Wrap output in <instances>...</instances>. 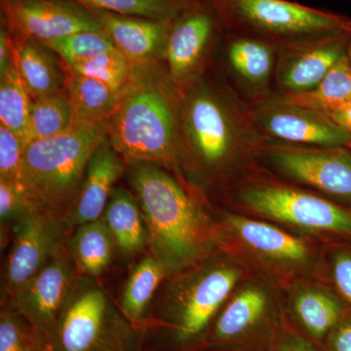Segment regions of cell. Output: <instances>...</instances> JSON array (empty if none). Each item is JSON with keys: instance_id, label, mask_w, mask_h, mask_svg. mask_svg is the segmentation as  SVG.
Masks as SVG:
<instances>
[{"instance_id": "obj_1", "label": "cell", "mask_w": 351, "mask_h": 351, "mask_svg": "<svg viewBox=\"0 0 351 351\" xmlns=\"http://www.w3.org/2000/svg\"><path fill=\"white\" fill-rule=\"evenodd\" d=\"M126 172L149 230V253L168 277L205 262L219 243V228L184 182L156 164H128Z\"/></svg>"}, {"instance_id": "obj_2", "label": "cell", "mask_w": 351, "mask_h": 351, "mask_svg": "<svg viewBox=\"0 0 351 351\" xmlns=\"http://www.w3.org/2000/svg\"><path fill=\"white\" fill-rule=\"evenodd\" d=\"M181 108L167 71L158 64L135 68L108 120V141L127 164H156L181 180Z\"/></svg>"}, {"instance_id": "obj_3", "label": "cell", "mask_w": 351, "mask_h": 351, "mask_svg": "<svg viewBox=\"0 0 351 351\" xmlns=\"http://www.w3.org/2000/svg\"><path fill=\"white\" fill-rule=\"evenodd\" d=\"M252 112L223 85L201 76L182 94V170L208 180L221 175L256 142Z\"/></svg>"}, {"instance_id": "obj_4", "label": "cell", "mask_w": 351, "mask_h": 351, "mask_svg": "<svg viewBox=\"0 0 351 351\" xmlns=\"http://www.w3.org/2000/svg\"><path fill=\"white\" fill-rule=\"evenodd\" d=\"M108 134V120L76 123L61 135L29 143L22 166V184L29 199L66 219L88 163Z\"/></svg>"}, {"instance_id": "obj_5", "label": "cell", "mask_w": 351, "mask_h": 351, "mask_svg": "<svg viewBox=\"0 0 351 351\" xmlns=\"http://www.w3.org/2000/svg\"><path fill=\"white\" fill-rule=\"evenodd\" d=\"M228 31L248 34L277 49L351 34V19L287 0H208Z\"/></svg>"}, {"instance_id": "obj_6", "label": "cell", "mask_w": 351, "mask_h": 351, "mask_svg": "<svg viewBox=\"0 0 351 351\" xmlns=\"http://www.w3.org/2000/svg\"><path fill=\"white\" fill-rule=\"evenodd\" d=\"M93 279L78 278L58 320L53 351H140L144 330Z\"/></svg>"}, {"instance_id": "obj_7", "label": "cell", "mask_w": 351, "mask_h": 351, "mask_svg": "<svg viewBox=\"0 0 351 351\" xmlns=\"http://www.w3.org/2000/svg\"><path fill=\"white\" fill-rule=\"evenodd\" d=\"M203 263L172 276V282L156 295L182 341L195 338L207 327L241 277L232 263Z\"/></svg>"}, {"instance_id": "obj_8", "label": "cell", "mask_w": 351, "mask_h": 351, "mask_svg": "<svg viewBox=\"0 0 351 351\" xmlns=\"http://www.w3.org/2000/svg\"><path fill=\"white\" fill-rule=\"evenodd\" d=\"M73 228L63 217L32 203L12 228V246L7 258L2 299H11L68 246Z\"/></svg>"}, {"instance_id": "obj_9", "label": "cell", "mask_w": 351, "mask_h": 351, "mask_svg": "<svg viewBox=\"0 0 351 351\" xmlns=\"http://www.w3.org/2000/svg\"><path fill=\"white\" fill-rule=\"evenodd\" d=\"M242 202L252 211L287 225L351 237V209L306 193L260 184L242 191Z\"/></svg>"}, {"instance_id": "obj_10", "label": "cell", "mask_w": 351, "mask_h": 351, "mask_svg": "<svg viewBox=\"0 0 351 351\" xmlns=\"http://www.w3.org/2000/svg\"><path fill=\"white\" fill-rule=\"evenodd\" d=\"M80 276L68 245L5 302L27 320L48 350H52L58 320Z\"/></svg>"}, {"instance_id": "obj_11", "label": "cell", "mask_w": 351, "mask_h": 351, "mask_svg": "<svg viewBox=\"0 0 351 351\" xmlns=\"http://www.w3.org/2000/svg\"><path fill=\"white\" fill-rule=\"evenodd\" d=\"M225 32L218 11L208 0H197L173 22L165 59L168 76L181 95L202 76L208 52Z\"/></svg>"}, {"instance_id": "obj_12", "label": "cell", "mask_w": 351, "mask_h": 351, "mask_svg": "<svg viewBox=\"0 0 351 351\" xmlns=\"http://www.w3.org/2000/svg\"><path fill=\"white\" fill-rule=\"evenodd\" d=\"M1 22L14 40L48 41L104 31L93 13L73 0H1Z\"/></svg>"}, {"instance_id": "obj_13", "label": "cell", "mask_w": 351, "mask_h": 351, "mask_svg": "<svg viewBox=\"0 0 351 351\" xmlns=\"http://www.w3.org/2000/svg\"><path fill=\"white\" fill-rule=\"evenodd\" d=\"M251 112L260 133L282 142L309 147H348L351 143L350 134L329 115L282 96L265 99Z\"/></svg>"}, {"instance_id": "obj_14", "label": "cell", "mask_w": 351, "mask_h": 351, "mask_svg": "<svg viewBox=\"0 0 351 351\" xmlns=\"http://www.w3.org/2000/svg\"><path fill=\"white\" fill-rule=\"evenodd\" d=\"M269 156L277 169L295 181L351 202L350 147L276 145Z\"/></svg>"}, {"instance_id": "obj_15", "label": "cell", "mask_w": 351, "mask_h": 351, "mask_svg": "<svg viewBox=\"0 0 351 351\" xmlns=\"http://www.w3.org/2000/svg\"><path fill=\"white\" fill-rule=\"evenodd\" d=\"M351 34L281 48L276 80L282 95L301 94L317 86L348 52Z\"/></svg>"}, {"instance_id": "obj_16", "label": "cell", "mask_w": 351, "mask_h": 351, "mask_svg": "<svg viewBox=\"0 0 351 351\" xmlns=\"http://www.w3.org/2000/svg\"><path fill=\"white\" fill-rule=\"evenodd\" d=\"M88 9L132 66H154L165 58L166 45L174 21L145 19Z\"/></svg>"}, {"instance_id": "obj_17", "label": "cell", "mask_w": 351, "mask_h": 351, "mask_svg": "<svg viewBox=\"0 0 351 351\" xmlns=\"http://www.w3.org/2000/svg\"><path fill=\"white\" fill-rule=\"evenodd\" d=\"M127 166L123 157L106 138L90 159L82 186L66 217L71 228L101 219L117 188L115 184L126 172Z\"/></svg>"}, {"instance_id": "obj_18", "label": "cell", "mask_w": 351, "mask_h": 351, "mask_svg": "<svg viewBox=\"0 0 351 351\" xmlns=\"http://www.w3.org/2000/svg\"><path fill=\"white\" fill-rule=\"evenodd\" d=\"M226 221L246 246L269 260L300 265L311 258V251L304 241L276 226L237 215H228Z\"/></svg>"}, {"instance_id": "obj_19", "label": "cell", "mask_w": 351, "mask_h": 351, "mask_svg": "<svg viewBox=\"0 0 351 351\" xmlns=\"http://www.w3.org/2000/svg\"><path fill=\"white\" fill-rule=\"evenodd\" d=\"M13 44L16 66L32 100L64 89L63 62L56 53L34 39H13Z\"/></svg>"}, {"instance_id": "obj_20", "label": "cell", "mask_w": 351, "mask_h": 351, "mask_svg": "<svg viewBox=\"0 0 351 351\" xmlns=\"http://www.w3.org/2000/svg\"><path fill=\"white\" fill-rule=\"evenodd\" d=\"M101 219L117 251L124 257H136L149 247V230L144 215L135 196L125 189H114Z\"/></svg>"}, {"instance_id": "obj_21", "label": "cell", "mask_w": 351, "mask_h": 351, "mask_svg": "<svg viewBox=\"0 0 351 351\" xmlns=\"http://www.w3.org/2000/svg\"><path fill=\"white\" fill-rule=\"evenodd\" d=\"M228 61L235 75L252 89L263 91L276 66V46L248 34L228 31Z\"/></svg>"}, {"instance_id": "obj_22", "label": "cell", "mask_w": 351, "mask_h": 351, "mask_svg": "<svg viewBox=\"0 0 351 351\" xmlns=\"http://www.w3.org/2000/svg\"><path fill=\"white\" fill-rule=\"evenodd\" d=\"M63 66L66 76L64 89L75 110L76 123H98L110 120L128 86L122 90L113 89L76 73L64 62Z\"/></svg>"}, {"instance_id": "obj_23", "label": "cell", "mask_w": 351, "mask_h": 351, "mask_svg": "<svg viewBox=\"0 0 351 351\" xmlns=\"http://www.w3.org/2000/svg\"><path fill=\"white\" fill-rule=\"evenodd\" d=\"M168 274L163 263L152 254L135 265L119 300V308L134 326L145 330L147 316L161 284Z\"/></svg>"}, {"instance_id": "obj_24", "label": "cell", "mask_w": 351, "mask_h": 351, "mask_svg": "<svg viewBox=\"0 0 351 351\" xmlns=\"http://www.w3.org/2000/svg\"><path fill=\"white\" fill-rule=\"evenodd\" d=\"M69 250L80 276L97 278L110 267L117 250L103 219L76 226Z\"/></svg>"}, {"instance_id": "obj_25", "label": "cell", "mask_w": 351, "mask_h": 351, "mask_svg": "<svg viewBox=\"0 0 351 351\" xmlns=\"http://www.w3.org/2000/svg\"><path fill=\"white\" fill-rule=\"evenodd\" d=\"M32 104L13 56L12 62L0 75V122L20 138L25 147L32 141Z\"/></svg>"}, {"instance_id": "obj_26", "label": "cell", "mask_w": 351, "mask_h": 351, "mask_svg": "<svg viewBox=\"0 0 351 351\" xmlns=\"http://www.w3.org/2000/svg\"><path fill=\"white\" fill-rule=\"evenodd\" d=\"M269 306V295L258 286H248L237 293L219 314L215 338L228 341L241 336L262 319Z\"/></svg>"}, {"instance_id": "obj_27", "label": "cell", "mask_w": 351, "mask_h": 351, "mask_svg": "<svg viewBox=\"0 0 351 351\" xmlns=\"http://www.w3.org/2000/svg\"><path fill=\"white\" fill-rule=\"evenodd\" d=\"M295 315L311 336L322 339L345 317L339 298L319 287H304L295 294Z\"/></svg>"}, {"instance_id": "obj_28", "label": "cell", "mask_w": 351, "mask_h": 351, "mask_svg": "<svg viewBox=\"0 0 351 351\" xmlns=\"http://www.w3.org/2000/svg\"><path fill=\"white\" fill-rule=\"evenodd\" d=\"M281 96L295 105L329 114L351 101V64L348 56L335 64L322 82L311 91Z\"/></svg>"}, {"instance_id": "obj_29", "label": "cell", "mask_w": 351, "mask_h": 351, "mask_svg": "<svg viewBox=\"0 0 351 351\" xmlns=\"http://www.w3.org/2000/svg\"><path fill=\"white\" fill-rule=\"evenodd\" d=\"M75 124V110L66 89L34 101L31 115L32 141L61 135Z\"/></svg>"}, {"instance_id": "obj_30", "label": "cell", "mask_w": 351, "mask_h": 351, "mask_svg": "<svg viewBox=\"0 0 351 351\" xmlns=\"http://www.w3.org/2000/svg\"><path fill=\"white\" fill-rule=\"evenodd\" d=\"M87 8L131 17L175 21L197 0H73Z\"/></svg>"}, {"instance_id": "obj_31", "label": "cell", "mask_w": 351, "mask_h": 351, "mask_svg": "<svg viewBox=\"0 0 351 351\" xmlns=\"http://www.w3.org/2000/svg\"><path fill=\"white\" fill-rule=\"evenodd\" d=\"M69 66V64H68ZM71 66L76 73L98 80L113 89L122 90L133 78L135 66L117 47Z\"/></svg>"}, {"instance_id": "obj_32", "label": "cell", "mask_w": 351, "mask_h": 351, "mask_svg": "<svg viewBox=\"0 0 351 351\" xmlns=\"http://www.w3.org/2000/svg\"><path fill=\"white\" fill-rule=\"evenodd\" d=\"M43 43L69 66L82 63L115 47L112 39L104 31L76 32Z\"/></svg>"}, {"instance_id": "obj_33", "label": "cell", "mask_w": 351, "mask_h": 351, "mask_svg": "<svg viewBox=\"0 0 351 351\" xmlns=\"http://www.w3.org/2000/svg\"><path fill=\"white\" fill-rule=\"evenodd\" d=\"M31 325L8 306L0 313V351H47Z\"/></svg>"}, {"instance_id": "obj_34", "label": "cell", "mask_w": 351, "mask_h": 351, "mask_svg": "<svg viewBox=\"0 0 351 351\" xmlns=\"http://www.w3.org/2000/svg\"><path fill=\"white\" fill-rule=\"evenodd\" d=\"M22 184L0 179V221L1 237H7V228L11 232L14 223L32 204Z\"/></svg>"}, {"instance_id": "obj_35", "label": "cell", "mask_w": 351, "mask_h": 351, "mask_svg": "<svg viewBox=\"0 0 351 351\" xmlns=\"http://www.w3.org/2000/svg\"><path fill=\"white\" fill-rule=\"evenodd\" d=\"M24 152L20 138L0 124V179L22 184Z\"/></svg>"}, {"instance_id": "obj_36", "label": "cell", "mask_w": 351, "mask_h": 351, "mask_svg": "<svg viewBox=\"0 0 351 351\" xmlns=\"http://www.w3.org/2000/svg\"><path fill=\"white\" fill-rule=\"evenodd\" d=\"M331 269L335 285L351 304V247H343L332 253Z\"/></svg>"}, {"instance_id": "obj_37", "label": "cell", "mask_w": 351, "mask_h": 351, "mask_svg": "<svg viewBox=\"0 0 351 351\" xmlns=\"http://www.w3.org/2000/svg\"><path fill=\"white\" fill-rule=\"evenodd\" d=\"M330 351H351V317H343L329 332Z\"/></svg>"}, {"instance_id": "obj_38", "label": "cell", "mask_w": 351, "mask_h": 351, "mask_svg": "<svg viewBox=\"0 0 351 351\" xmlns=\"http://www.w3.org/2000/svg\"><path fill=\"white\" fill-rule=\"evenodd\" d=\"M330 117L351 136V101L330 112Z\"/></svg>"}, {"instance_id": "obj_39", "label": "cell", "mask_w": 351, "mask_h": 351, "mask_svg": "<svg viewBox=\"0 0 351 351\" xmlns=\"http://www.w3.org/2000/svg\"><path fill=\"white\" fill-rule=\"evenodd\" d=\"M279 351H316L313 346L300 337H290L281 345Z\"/></svg>"}, {"instance_id": "obj_40", "label": "cell", "mask_w": 351, "mask_h": 351, "mask_svg": "<svg viewBox=\"0 0 351 351\" xmlns=\"http://www.w3.org/2000/svg\"><path fill=\"white\" fill-rule=\"evenodd\" d=\"M346 56H348V61H350L351 64V36L350 39V43H348V52H346Z\"/></svg>"}, {"instance_id": "obj_41", "label": "cell", "mask_w": 351, "mask_h": 351, "mask_svg": "<svg viewBox=\"0 0 351 351\" xmlns=\"http://www.w3.org/2000/svg\"><path fill=\"white\" fill-rule=\"evenodd\" d=\"M348 147H350V149H351V143L350 145H348Z\"/></svg>"}, {"instance_id": "obj_42", "label": "cell", "mask_w": 351, "mask_h": 351, "mask_svg": "<svg viewBox=\"0 0 351 351\" xmlns=\"http://www.w3.org/2000/svg\"><path fill=\"white\" fill-rule=\"evenodd\" d=\"M47 351H53V350H47Z\"/></svg>"}]
</instances>
